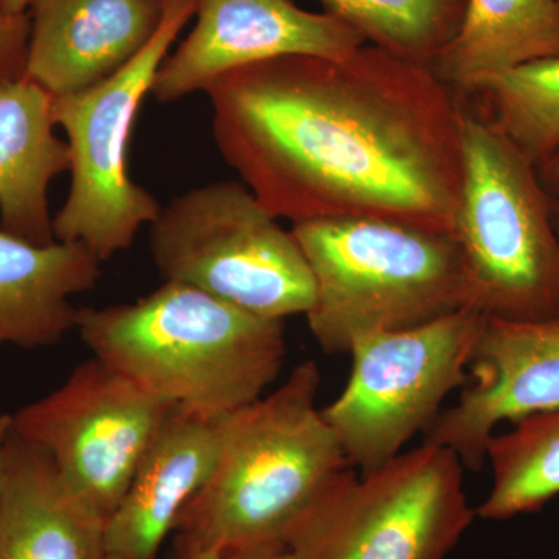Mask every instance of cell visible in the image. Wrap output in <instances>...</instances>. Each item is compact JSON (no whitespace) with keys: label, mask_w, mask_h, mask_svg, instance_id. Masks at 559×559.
<instances>
[{"label":"cell","mask_w":559,"mask_h":559,"mask_svg":"<svg viewBox=\"0 0 559 559\" xmlns=\"http://www.w3.org/2000/svg\"><path fill=\"white\" fill-rule=\"evenodd\" d=\"M31 16L0 14V83L20 80L27 70Z\"/></svg>","instance_id":"7402d4cb"},{"label":"cell","mask_w":559,"mask_h":559,"mask_svg":"<svg viewBox=\"0 0 559 559\" xmlns=\"http://www.w3.org/2000/svg\"><path fill=\"white\" fill-rule=\"evenodd\" d=\"M173 557L175 559H294L289 551H283V554L266 558L229 557V555H223L216 550L202 549V547L193 546V544L183 543V540L179 539H173Z\"/></svg>","instance_id":"603a6c76"},{"label":"cell","mask_w":559,"mask_h":559,"mask_svg":"<svg viewBox=\"0 0 559 559\" xmlns=\"http://www.w3.org/2000/svg\"><path fill=\"white\" fill-rule=\"evenodd\" d=\"M224 162L277 219L384 218L451 231L463 98L433 70L364 44L282 57L205 90Z\"/></svg>","instance_id":"6da1fadb"},{"label":"cell","mask_w":559,"mask_h":559,"mask_svg":"<svg viewBox=\"0 0 559 559\" xmlns=\"http://www.w3.org/2000/svg\"><path fill=\"white\" fill-rule=\"evenodd\" d=\"M150 249L164 282L204 290L257 318L285 322L314 304L299 241L241 180L173 198L150 224Z\"/></svg>","instance_id":"8992f818"},{"label":"cell","mask_w":559,"mask_h":559,"mask_svg":"<svg viewBox=\"0 0 559 559\" xmlns=\"http://www.w3.org/2000/svg\"><path fill=\"white\" fill-rule=\"evenodd\" d=\"M175 409L92 356L60 388L11 415V429L46 452L66 484L106 521Z\"/></svg>","instance_id":"30bf717a"},{"label":"cell","mask_w":559,"mask_h":559,"mask_svg":"<svg viewBox=\"0 0 559 559\" xmlns=\"http://www.w3.org/2000/svg\"><path fill=\"white\" fill-rule=\"evenodd\" d=\"M536 173L547 193L559 200V148L536 165Z\"/></svg>","instance_id":"cb8c5ba5"},{"label":"cell","mask_w":559,"mask_h":559,"mask_svg":"<svg viewBox=\"0 0 559 559\" xmlns=\"http://www.w3.org/2000/svg\"><path fill=\"white\" fill-rule=\"evenodd\" d=\"M105 524L49 455L11 429L0 477V559H105Z\"/></svg>","instance_id":"9a60e30c"},{"label":"cell","mask_w":559,"mask_h":559,"mask_svg":"<svg viewBox=\"0 0 559 559\" xmlns=\"http://www.w3.org/2000/svg\"><path fill=\"white\" fill-rule=\"evenodd\" d=\"M33 0H0V14L3 16H24L31 10Z\"/></svg>","instance_id":"d4e9b609"},{"label":"cell","mask_w":559,"mask_h":559,"mask_svg":"<svg viewBox=\"0 0 559 559\" xmlns=\"http://www.w3.org/2000/svg\"><path fill=\"white\" fill-rule=\"evenodd\" d=\"M551 215H554L555 230L559 238V200L551 198Z\"/></svg>","instance_id":"4316f807"},{"label":"cell","mask_w":559,"mask_h":559,"mask_svg":"<svg viewBox=\"0 0 559 559\" xmlns=\"http://www.w3.org/2000/svg\"><path fill=\"white\" fill-rule=\"evenodd\" d=\"M25 76L55 98L130 64L156 35L164 0H33Z\"/></svg>","instance_id":"4fadbf2b"},{"label":"cell","mask_w":559,"mask_h":559,"mask_svg":"<svg viewBox=\"0 0 559 559\" xmlns=\"http://www.w3.org/2000/svg\"><path fill=\"white\" fill-rule=\"evenodd\" d=\"M462 160L451 234L462 252L474 310L503 322L559 314L551 197L535 165L466 98Z\"/></svg>","instance_id":"5b68a950"},{"label":"cell","mask_w":559,"mask_h":559,"mask_svg":"<svg viewBox=\"0 0 559 559\" xmlns=\"http://www.w3.org/2000/svg\"><path fill=\"white\" fill-rule=\"evenodd\" d=\"M367 44L433 70L459 31L466 0H319Z\"/></svg>","instance_id":"44dd1931"},{"label":"cell","mask_w":559,"mask_h":559,"mask_svg":"<svg viewBox=\"0 0 559 559\" xmlns=\"http://www.w3.org/2000/svg\"><path fill=\"white\" fill-rule=\"evenodd\" d=\"M485 322L481 312L465 308L353 342L347 385L322 409L349 468L360 476L374 473L430 428L448 395L466 384Z\"/></svg>","instance_id":"9c48e42d"},{"label":"cell","mask_w":559,"mask_h":559,"mask_svg":"<svg viewBox=\"0 0 559 559\" xmlns=\"http://www.w3.org/2000/svg\"><path fill=\"white\" fill-rule=\"evenodd\" d=\"M462 97L535 167L559 148V57L476 81Z\"/></svg>","instance_id":"ffe728a7"},{"label":"cell","mask_w":559,"mask_h":559,"mask_svg":"<svg viewBox=\"0 0 559 559\" xmlns=\"http://www.w3.org/2000/svg\"><path fill=\"white\" fill-rule=\"evenodd\" d=\"M75 330L92 356L209 423L261 399L288 352L283 320L171 282L134 304L79 308Z\"/></svg>","instance_id":"3957f363"},{"label":"cell","mask_w":559,"mask_h":559,"mask_svg":"<svg viewBox=\"0 0 559 559\" xmlns=\"http://www.w3.org/2000/svg\"><path fill=\"white\" fill-rule=\"evenodd\" d=\"M559 57V0H466L459 31L433 66L457 91L496 73Z\"/></svg>","instance_id":"ac0fdd59"},{"label":"cell","mask_w":559,"mask_h":559,"mask_svg":"<svg viewBox=\"0 0 559 559\" xmlns=\"http://www.w3.org/2000/svg\"><path fill=\"white\" fill-rule=\"evenodd\" d=\"M11 430V415L0 414V477H2L3 447Z\"/></svg>","instance_id":"484cf974"},{"label":"cell","mask_w":559,"mask_h":559,"mask_svg":"<svg viewBox=\"0 0 559 559\" xmlns=\"http://www.w3.org/2000/svg\"><path fill=\"white\" fill-rule=\"evenodd\" d=\"M197 9L198 0H164L156 35L130 64L90 90L53 97L70 154L68 198L53 216L58 241L83 242L106 261L159 215V201L130 176L128 148L157 70Z\"/></svg>","instance_id":"52a82bcc"},{"label":"cell","mask_w":559,"mask_h":559,"mask_svg":"<svg viewBox=\"0 0 559 559\" xmlns=\"http://www.w3.org/2000/svg\"><path fill=\"white\" fill-rule=\"evenodd\" d=\"M55 128L53 95L28 76L0 83V229L33 245L57 241L49 189L70 154Z\"/></svg>","instance_id":"e0dca14e"},{"label":"cell","mask_w":559,"mask_h":559,"mask_svg":"<svg viewBox=\"0 0 559 559\" xmlns=\"http://www.w3.org/2000/svg\"><path fill=\"white\" fill-rule=\"evenodd\" d=\"M468 373L473 384L441 411L423 443L448 448L477 473L499 425L558 409L559 314L536 322L487 319Z\"/></svg>","instance_id":"7c38bea8"},{"label":"cell","mask_w":559,"mask_h":559,"mask_svg":"<svg viewBox=\"0 0 559 559\" xmlns=\"http://www.w3.org/2000/svg\"><path fill=\"white\" fill-rule=\"evenodd\" d=\"M218 423L175 409L105 524V559H160L182 510L209 479Z\"/></svg>","instance_id":"5bb4252c"},{"label":"cell","mask_w":559,"mask_h":559,"mask_svg":"<svg viewBox=\"0 0 559 559\" xmlns=\"http://www.w3.org/2000/svg\"><path fill=\"white\" fill-rule=\"evenodd\" d=\"M103 261L83 242L33 245L0 229V347H53L75 330L70 297L97 286Z\"/></svg>","instance_id":"2e32d148"},{"label":"cell","mask_w":559,"mask_h":559,"mask_svg":"<svg viewBox=\"0 0 559 559\" xmlns=\"http://www.w3.org/2000/svg\"><path fill=\"white\" fill-rule=\"evenodd\" d=\"M290 230L314 278L305 318L329 355L348 353L367 334L415 329L473 308L451 231L366 216L307 221Z\"/></svg>","instance_id":"277c9868"},{"label":"cell","mask_w":559,"mask_h":559,"mask_svg":"<svg viewBox=\"0 0 559 559\" xmlns=\"http://www.w3.org/2000/svg\"><path fill=\"white\" fill-rule=\"evenodd\" d=\"M197 24L168 55L151 95L160 103L205 92L231 70L282 57L342 60L367 44L333 14L294 0H198Z\"/></svg>","instance_id":"8fae6325"},{"label":"cell","mask_w":559,"mask_h":559,"mask_svg":"<svg viewBox=\"0 0 559 559\" xmlns=\"http://www.w3.org/2000/svg\"><path fill=\"white\" fill-rule=\"evenodd\" d=\"M314 360L280 388L218 423L209 479L180 513L173 539L238 558L288 551L290 536L347 457L318 407Z\"/></svg>","instance_id":"7a4b0ae2"},{"label":"cell","mask_w":559,"mask_h":559,"mask_svg":"<svg viewBox=\"0 0 559 559\" xmlns=\"http://www.w3.org/2000/svg\"><path fill=\"white\" fill-rule=\"evenodd\" d=\"M462 462L423 443L360 476L342 471L290 536L294 559H447L473 524Z\"/></svg>","instance_id":"ba28073f"},{"label":"cell","mask_w":559,"mask_h":559,"mask_svg":"<svg viewBox=\"0 0 559 559\" xmlns=\"http://www.w3.org/2000/svg\"><path fill=\"white\" fill-rule=\"evenodd\" d=\"M491 488L476 513L507 521L539 511L559 496V407L513 423L487 447Z\"/></svg>","instance_id":"d6986e66"}]
</instances>
